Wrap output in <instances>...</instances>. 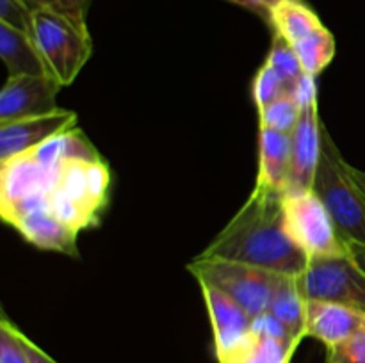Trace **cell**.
Returning <instances> with one entry per match:
<instances>
[{
  "instance_id": "1",
  "label": "cell",
  "mask_w": 365,
  "mask_h": 363,
  "mask_svg": "<svg viewBox=\"0 0 365 363\" xmlns=\"http://www.w3.org/2000/svg\"><path fill=\"white\" fill-rule=\"evenodd\" d=\"M282 198V192L253 189L248 201L198 256L303 276L310 258L287 231Z\"/></svg>"
},
{
  "instance_id": "2",
  "label": "cell",
  "mask_w": 365,
  "mask_h": 363,
  "mask_svg": "<svg viewBox=\"0 0 365 363\" xmlns=\"http://www.w3.org/2000/svg\"><path fill=\"white\" fill-rule=\"evenodd\" d=\"M312 189L330 212L342 241L365 246V196L346 171V159L324 125Z\"/></svg>"
},
{
  "instance_id": "3",
  "label": "cell",
  "mask_w": 365,
  "mask_h": 363,
  "mask_svg": "<svg viewBox=\"0 0 365 363\" xmlns=\"http://www.w3.org/2000/svg\"><path fill=\"white\" fill-rule=\"evenodd\" d=\"M32 39L50 77L61 85L77 78L93 52L88 21H78L52 7H34Z\"/></svg>"
},
{
  "instance_id": "4",
  "label": "cell",
  "mask_w": 365,
  "mask_h": 363,
  "mask_svg": "<svg viewBox=\"0 0 365 363\" xmlns=\"http://www.w3.org/2000/svg\"><path fill=\"white\" fill-rule=\"evenodd\" d=\"M285 226L309 258H339L351 255L330 212L312 191L284 192Z\"/></svg>"
},
{
  "instance_id": "5",
  "label": "cell",
  "mask_w": 365,
  "mask_h": 363,
  "mask_svg": "<svg viewBox=\"0 0 365 363\" xmlns=\"http://www.w3.org/2000/svg\"><path fill=\"white\" fill-rule=\"evenodd\" d=\"M187 270L196 280L209 281L210 285L230 295L253 319L269 310L278 281L277 273L221 258L196 256L187 265Z\"/></svg>"
},
{
  "instance_id": "6",
  "label": "cell",
  "mask_w": 365,
  "mask_h": 363,
  "mask_svg": "<svg viewBox=\"0 0 365 363\" xmlns=\"http://www.w3.org/2000/svg\"><path fill=\"white\" fill-rule=\"evenodd\" d=\"M307 299L335 301L365 315V270L355 256L312 258L302 276Z\"/></svg>"
},
{
  "instance_id": "7",
  "label": "cell",
  "mask_w": 365,
  "mask_h": 363,
  "mask_svg": "<svg viewBox=\"0 0 365 363\" xmlns=\"http://www.w3.org/2000/svg\"><path fill=\"white\" fill-rule=\"evenodd\" d=\"M198 281L207 312H209L216 358L220 363H225L237 356V352L250 340L253 317L237 301L210 285L209 281Z\"/></svg>"
},
{
  "instance_id": "8",
  "label": "cell",
  "mask_w": 365,
  "mask_h": 363,
  "mask_svg": "<svg viewBox=\"0 0 365 363\" xmlns=\"http://www.w3.org/2000/svg\"><path fill=\"white\" fill-rule=\"evenodd\" d=\"M75 125L77 114L68 109L0 125V164L29 155L50 139L75 128Z\"/></svg>"
},
{
  "instance_id": "9",
  "label": "cell",
  "mask_w": 365,
  "mask_h": 363,
  "mask_svg": "<svg viewBox=\"0 0 365 363\" xmlns=\"http://www.w3.org/2000/svg\"><path fill=\"white\" fill-rule=\"evenodd\" d=\"M321 134L319 105L317 98H312L302 105V116L291 134V166L285 192L312 191L321 157Z\"/></svg>"
},
{
  "instance_id": "10",
  "label": "cell",
  "mask_w": 365,
  "mask_h": 363,
  "mask_svg": "<svg viewBox=\"0 0 365 363\" xmlns=\"http://www.w3.org/2000/svg\"><path fill=\"white\" fill-rule=\"evenodd\" d=\"M61 84L48 75L9 77L0 91V125L57 110Z\"/></svg>"
},
{
  "instance_id": "11",
  "label": "cell",
  "mask_w": 365,
  "mask_h": 363,
  "mask_svg": "<svg viewBox=\"0 0 365 363\" xmlns=\"http://www.w3.org/2000/svg\"><path fill=\"white\" fill-rule=\"evenodd\" d=\"M365 327L362 312L335 301L309 299L307 302V337L316 338L331 349Z\"/></svg>"
},
{
  "instance_id": "12",
  "label": "cell",
  "mask_w": 365,
  "mask_h": 363,
  "mask_svg": "<svg viewBox=\"0 0 365 363\" xmlns=\"http://www.w3.org/2000/svg\"><path fill=\"white\" fill-rule=\"evenodd\" d=\"M61 166H43L31 155L18 157L9 162H4L2 180H0L2 205L16 201L25 196L38 194V192L50 194L59 185Z\"/></svg>"
},
{
  "instance_id": "13",
  "label": "cell",
  "mask_w": 365,
  "mask_h": 363,
  "mask_svg": "<svg viewBox=\"0 0 365 363\" xmlns=\"http://www.w3.org/2000/svg\"><path fill=\"white\" fill-rule=\"evenodd\" d=\"M259 173L255 189L285 192L291 166V134L259 127Z\"/></svg>"
},
{
  "instance_id": "14",
  "label": "cell",
  "mask_w": 365,
  "mask_h": 363,
  "mask_svg": "<svg viewBox=\"0 0 365 363\" xmlns=\"http://www.w3.org/2000/svg\"><path fill=\"white\" fill-rule=\"evenodd\" d=\"M307 302L309 299L303 292L302 276L278 274L267 312L277 317L298 342L307 338Z\"/></svg>"
},
{
  "instance_id": "15",
  "label": "cell",
  "mask_w": 365,
  "mask_h": 363,
  "mask_svg": "<svg viewBox=\"0 0 365 363\" xmlns=\"http://www.w3.org/2000/svg\"><path fill=\"white\" fill-rule=\"evenodd\" d=\"M13 226L29 242L39 246V248L73 255L77 231L57 219L50 209H41L27 214V216H21L20 219L14 221Z\"/></svg>"
},
{
  "instance_id": "16",
  "label": "cell",
  "mask_w": 365,
  "mask_h": 363,
  "mask_svg": "<svg viewBox=\"0 0 365 363\" xmlns=\"http://www.w3.org/2000/svg\"><path fill=\"white\" fill-rule=\"evenodd\" d=\"M269 25L291 46L307 41L324 28L316 11L305 0H282L269 11Z\"/></svg>"
},
{
  "instance_id": "17",
  "label": "cell",
  "mask_w": 365,
  "mask_h": 363,
  "mask_svg": "<svg viewBox=\"0 0 365 363\" xmlns=\"http://www.w3.org/2000/svg\"><path fill=\"white\" fill-rule=\"evenodd\" d=\"M0 57L9 77L21 75H48L46 64L32 36L0 23Z\"/></svg>"
},
{
  "instance_id": "18",
  "label": "cell",
  "mask_w": 365,
  "mask_h": 363,
  "mask_svg": "<svg viewBox=\"0 0 365 363\" xmlns=\"http://www.w3.org/2000/svg\"><path fill=\"white\" fill-rule=\"evenodd\" d=\"M29 155L38 160L39 164L48 167L61 166L63 162H73V160H81V162L88 164L102 160L96 149L93 148L91 142L88 141V137L78 128H71V130L50 139L48 142L39 146L38 149H34Z\"/></svg>"
},
{
  "instance_id": "19",
  "label": "cell",
  "mask_w": 365,
  "mask_h": 363,
  "mask_svg": "<svg viewBox=\"0 0 365 363\" xmlns=\"http://www.w3.org/2000/svg\"><path fill=\"white\" fill-rule=\"evenodd\" d=\"M298 349V344L278 340V338L264 337L252 333L245 347L228 362L239 363H291L292 354Z\"/></svg>"
},
{
  "instance_id": "20",
  "label": "cell",
  "mask_w": 365,
  "mask_h": 363,
  "mask_svg": "<svg viewBox=\"0 0 365 363\" xmlns=\"http://www.w3.org/2000/svg\"><path fill=\"white\" fill-rule=\"evenodd\" d=\"M266 63L269 64L274 70V73L280 77V80L284 82L287 91L296 96L299 84H302V80L309 73L303 70L302 63H299L298 56H296V52L292 50V46L289 45L282 36H278L277 32H274L273 36V43H271Z\"/></svg>"
},
{
  "instance_id": "21",
  "label": "cell",
  "mask_w": 365,
  "mask_h": 363,
  "mask_svg": "<svg viewBox=\"0 0 365 363\" xmlns=\"http://www.w3.org/2000/svg\"><path fill=\"white\" fill-rule=\"evenodd\" d=\"M292 50L298 56L303 70L312 77H317L328 64L331 63L335 56V38L327 27L309 38L307 41L292 46Z\"/></svg>"
},
{
  "instance_id": "22",
  "label": "cell",
  "mask_w": 365,
  "mask_h": 363,
  "mask_svg": "<svg viewBox=\"0 0 365 363\" xmlns=\"http://www.w3.org/2000/svg\"><path fill=\"white\" fill-rule=\"evenodd\" d=\"M302 116V103L294 95H285L259 110L260 128L292 134Z\"/></svg>"
},
{
  "instance_id": "23",
  "label": "cell",
  "mask_w": 365,
  "mask_h": 363,
  "mask_svg": "<svg viewBox=\"0 0 365 363\" xmlns=\"http://www.w3.org/2000/svg\"><path fill=\"white\" fill-rule=\"evenodd\" d=\"M253 102H255L257 110L264 109L269 103H273L274 100L282 98L285 95H291L287 91V88L284 85V82L280 80L277 73H274L273 68L267 63H264L260 66V70L257 71L255 78H253V88H252Z\"/></svg>"
},
{
  "instance_id": "24",
  "label": "cell",
  "mask_w": 365,
  "mask_h": 363,
  "mask_svg": "<svg viewBox=\"0 0 365 363\" xmlns=\"http://www.w3.org/2000/svg\"><path fill=\"white\" fill-rule=\"evenodd\" d=\"M0 363H31L24 344V333L7 317L0 320Z\"/></svg>"
},
{
  "instance_id": "25",
  "label": "cell",
  "mask_w": 365,
  "mask_h": 363,
  "mask_svg": "<svg viewBox=\"0 0 365 363\" xmlns=\"http://www.w3.org/2000/svg\"><path fill=\"white\" fill-rule=\"evenodd\" d=\"M34 6L29 0H0V23L32 36Z\"/></svg>"
},
{
  "instance_id": "26",
  "label": "cell",
  "mask_w": 365,
  "mask_h": 363,
  "mask_svg": "<svg viewBox=\"0 0 365 363\" xmlns=\"http://www.w3.org/2000/svg\"><path fill=\"white\" fill-rule=\"evenodd\" d=\"M327 351V363H365V327Z\"/></svg>"
},
{
  "instance_id": "27",
  "label": "cell",
  "mask_w": 365,
  "mask_h": 363,
  "mask_svg": "<svg viewBox=\"0 0 365 363\" xmlns=\"http://www.w3.org/2000/svg\"><path fill=\"white\" fill-rule=\"evenodd\" d=\"M109 182L110 174L103 160L88 164V189L93 205H95L96 209H100L102 203L106 201L107 191H109Z\"/></svg>"
},
{
  "instance_id": "28",
  "label": "cell",
  "mask_w": 365,
  "mask_h": 363,
  "mask_svg": "<svg viewBox=\"0 0 365 363\" xmlns=\"http://www.w3.org/2000/svg\"><path fill=\"white\" fill-rule=\"evenodd\" d=\"M252 333L255 335H264V337H271V338H278V340L284 342H291V344H302V342L294 340L292 335L289 333L287 327L280 322L274 315H271L269 312L262 313V315L255 317L252 324Z\"/></svg>"
},
{
  "instance_id": "29",
  "label": "cell",
  "mask_w": 365,
  "mask_h": 363,
  "mask_svg": "<svg viewBox=\"0 0 365 363\" xmlns=\"http://www.w3.org/2000/svg\"><path fill=\"white\" fill-rule=\"evenodd\" d=\"M34 7H52L78 21H88V9L91 0H29Z\"/></svg>"
},
{
  "instance_id": "30",
  "label": "cell",
  "mask_w": 365,
  "mask_h": 363,
  "mask_svg": "<svg viewBox=\"0 0 365 363\" xmlns=\"http://www.w3.org/2000/svg\"><path fill=\"white\" fill-rule=\"evenodd\" d=\"M24 344H25V349H27L29 362L31 363H57L52 356L46 354L39 345H36L34 342H32L29 337H25V335H24Z\"/></svg>"
},
{
  "instance_id": "31",
  "label": "cell",
  "mask_w": 365,
  "mask_h": 363,
  "mask_svg": "<svg viewBox=\"0 0 365 363\" xmlns=\"http://www.w3.org/2000/svg\"><path fill=\"white\" fill-rule=\"evenodd\" d=\"M250 2L255 6L257 13H259L260 18H264V20L269 21V11L273 9L277 4H280L282 0H250Z\"/></svg>"
},
{
  "instance_id": "32",
  "label": "cell",
  "mask_w": 365,
  "mask_h": 363,
  "mask_svg": "<svg viewBox=\"0 0 365 363\" xmlns=\"http://www.w3.org/2000/svg\"><path fill=\"white\" fill-rule=\"evenodd\" d=\"M346 171H348V174L351 177V180L355 182L356 187H359L360 191H362V194L365 196V173L364 171L356 169V167H353L351 164H348V162H346Z\"/></svg>"
},
{
  "instance_id": "33",
  "label": "cell",
  "mask_w": 365,
  "mask_h": 363,
  "mask_svg": "<svg viewBox=\"0 0 365 363\" xmlns=\"http://www.w3.org/2000/svg\"><path fill=\"white\" fill-rule=\"evenodd\" d=\"M348 246L351 255L355 256L356 262H359L360 267L365 270V246H360V244H348Z\"/></svg>"
},
{
  "instance_id": "34",
  "label": "cell",
  "mask_w": 365,
  "mask_h": 363,
  "mask_svg": "<svg viewBox=\"0 0 365 363\" xmlns=\"http://www.w3.org/2000/svg\"><path fill=\"white\" fill-rule=\"evenodd\" d=\"M227 2H230V4H235V6H239V7H245V9H248V11H252V13L259 14V13H257L255 6H253V4L250 2V0H227Z\"/></svg>"
},
{
  "instance_id": "35",
  "label": "cell",
  "mask_w": 365,
  "mask_h": 363,
  "mask_svg": "<svg viewBox=\"0 0 365 363\" xmlns=\"http://www.w3.org/2000/svg\"><path fill=\"white\" fill-rule=\"evenodd\" d=\"M225 363H239V362H225Z\"/></svg>"
}]
</instances>
